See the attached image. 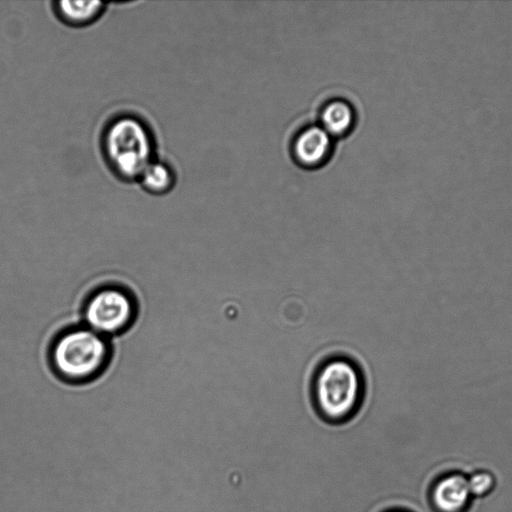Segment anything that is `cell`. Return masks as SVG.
Here are the masks:
<instances>
[{
  "label": "cell",
  "mask_w": 512,
  "mask_h": 512,
  "mask_svg": "<svg viewBox=\"0 0 512 512\" xmlns=\"http://www.w3.org/2000/svg\"><path fill=\"white\" fill-rule=\"evenodd\" d=\"M138 180L147 192L160 195L172 189L175 175L169 165L154 159L142 171Z\"/></svg>",
  "instance_id": "9"
},
{
  "label": "cell",
  "mask_w": 512,
  "mask_h": 512,
  "mask_svg": "<svg viewBox=\"0 0 512 512\" xmlns=\"http://www.w3.org/2000/svg\"><path fill=\"white\" fill-rule=\"evenodd\" d=\"M332 138L321 125L306 127L294 139L293 155L301 165L316 167L328 158Z\"/></svg>",
  "instance_id": "5"
},
{
  "label": "cell",
  "mask_w": 512,
  "mask_h": 512,
  "mask_svg": "<svg viewBox=\"0 0 512 512\" xmlns=\"http://www.w3.org/2000/svg\"><path fill=\"white\" fill-rule=\"evenodd\" d=\"M470 496L468 480L459 474L443 478L433 491V501L442 512H458Z\"/></svg>",
  "instance_id": "6"
},
{
  "label": "cell",
  "mask_w": 512,
  "mask_h": 512,
  "mask_svg": "<svg viewBox=\"0 0 512 512\" xmlns=\"http://www.w3.org/2000/svg\"><path fill=\"white\" fill-rule=\"evenodd\" d=\"M49 355L57 376L65 382L82 384L104 372L112 347L108 337L84 325L62 331L51 344Z\"/></svg>",
  "instance_id": "2"
},
{
  "label": "cell",
  "mask_w": 512,
  "mask_h": 512,
  "mask_svg": "<svg viewBox=\"0 0 512 512\" xmlns=\"http://www.w3.org/2000/svg\"><path fill=\"white\" fill-rule=\"evenodd\" d=\"M354 119L352 106L341 99L328 102L321 112V126L332 137L346 134L352 128Z\"/></svg>",
  "instance_id": "8"
},
{
  "label": "cell",
  "mask_w": 512,
  "mask_h": 512,
  "mask_svg": "<svg viewBox=\"0 0 512 512\" xmlns=\"http://www.w3.org/2000/svg\"><path fill=\"white\" fill-rule=\"evenodd\" d=\"M102 150L116 176L126 181L136 180L154 160L153 135L139 118L122 115L105 128Z\"/></svg>",
  "instance_id": "3"
},
{
  "label": "cell",
  "mask_w": 512,
  "mask_h": 512,
  "mask_svg": "<svg viewBox=\"0 0 512 512\" xmlns=\"http://www.w3.org/2000/svg\"><path fill=\"white\" fill-rule=\"evenodd\" d=\"M364 378L357 364L344 356L325 359L315 370L311 385L314 407L325 421L343 423L363 402Z\"/></svg>",
  "instance_id": "1"
},
{
  "label": "cell",
  "mask_w": 512,
  "mask_h": 512,
  "mask_svg": "<svg viewBox=\"0 0 512 512\" xmlns=\"http://www.w3.org/2000/svg\"><path fill=\"white\" fill-rule=\"evenodd\" d=\"M137 302L132 293L117 285L95 290L83 307L85 326L108 337L128 330L137 317Z\"/></svg>",
  "instance_id": "4"
},
{
  "label": "cell",
  "mask_w": 512,
  "mask_h": 512,
  "mask_svg": "<svg viewBox=\"0 0 512 512\" xmlns=\"http://www.w3.org/2000/svg\"><path fill=\"white\" fill-rule=\"evenodd\" d=\"M467 480L471 495L476 496L486 494L494 484L493 476L487 472L475 473Z\"/></svg>",
  "instance_id": "10"
},
{
  "label": "cell",
  "mask_w": 512,
  "mask_h": 512,
  "mask_svg": "<svg viewBox=\"0 0 512 512\" xmlns=\"http://www.w3.org/2000/svg\"><path fill=\"white\" fill-rule=\"evenodd\" d=\"M59 19L75 27L86 26L96 21L105 11L101 1H58L54 7Z\"/></svg>",
  "instance_id": "7"
}]
</instances>
